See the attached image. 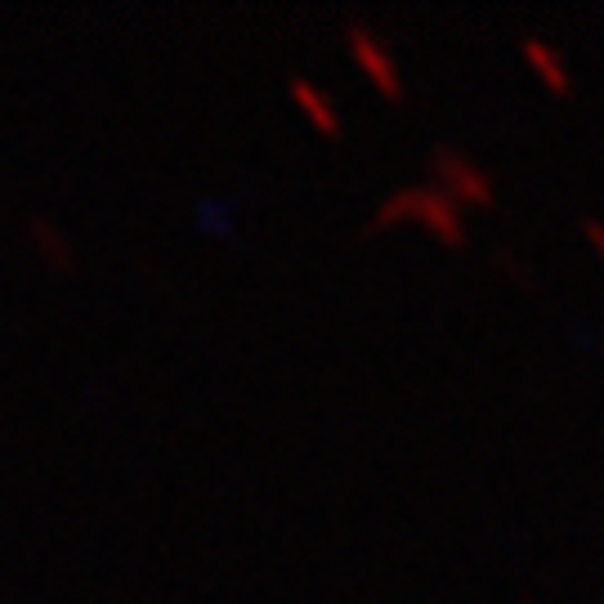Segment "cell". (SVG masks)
I'll return each mask as SVG.
<instances>
[{
    "instance_id": "6",
    "label": "cell",
    "mask_w": 604,
    "mask_h": 604,
    "mask_svg": "<svg viewBox=\"0 0 604 604\" xmlns=\"http://www.w3.org/2000/svg\"><path fill=\"white\" fill-rule=\"evenodd\" d=\"M524 59L555 85V90H564L568 85V68H564V59H560V50L551 46V41H542V37H524Z\"/></svg>"
},
{
    "instance_id": "2",
    "label": "cell",
    "mask_w": 604,
    "mask_h": 604,
    "mask_svg": "<svg viewBox=\"0 0 604 604\" xmlns=\"http://www.w3.org/2000/svg\"><path fill=\"white\" fill-rule=\"evenodd\" d=\"M430 175L439 189H447L457 202H475V207H489L493 202V175L466 158L462 148H452V143H434L430 148Z\"/></svg>"
},
{
    "instance_id": "3",
    "label": "cell",
    "mask_w": 604,
    "mask_h": 604,
    "mask_svg": "<svg viewBox=\"0 0 604 604\" xmlns=\"http://www.w3.org/2000/svg\"><path fill=\"white\" fill-rule=\"evenodd\" d=\"M345 46H350V54H354V63L390 94V99H399L403 94V72H399V59L390 54V46L368 28V23H350L345 28Z\"/></svg>"
},
{
    "instance_id": "5",
    "label": "cell",
    "mask_w": 604,
    "mask_h": 604,
    "mask_svg": "<svg viewBox=\"0 0 604 604\" xmlns=\"http://www.w3.org/2000/svg\"><path fill=\"white\" fill-rule=\"evenodd\" d=\"M28 233H32V242H37V251L50 260V264H59V269H72L77 264V255H72V242H68V233L50 220V215H28Z\"/></svg>"
},
{
    "instance_id": "8",
    "label": "cell",
    "mask_w": 604,
    "mask_h": 604,
    "mask_svg": "<svg viewBox=\"0 0 604 604\" xmlns=\"http://www.w3.org/2000/svg\"><path fill=\"white\" fill-rule=\"evenodd\" d=\"M524 604H533V600H524Z\"/></svg>"
},
{
    "instance_id": "7",
    "label": "cell",
    "mask_w": 604,
    "mask_h": 604,
    "mask_svg": "<svg viewBox=\"0 0 604 604\" xmlns=\"http://www.w3.org/2000/svg\"><path fill=\"white\" fill-rule=\"evenodd\" d=\"M586 233H591V242L604 251V229H600V224H586Z\"/></svg>"
},
{
    "instance_id": "4",
    "label": "cell",
    "mask_w": 604,
    "mask_h": 604,
    "mask_svg": "<svg viewBox=\"0 0 604 604\" xmlns=\"http://www.w3.org/2000/svg\"><path fill=\"white\" fill-rule=\"evenodd\" d=\"M286 90H291V99L305 108V117L319 125V130H328V134H341V112H336V99L319 85V81H310V77H291L286 81Z\"/></svg>"
},
{
    "instance_id": "1",
    "label": "cell",
    "mask_w": 604,
    "mask_h": 604,
    "mask_svg": "<svg viewBox=\"0 0 604 604\" xmlns=\"http://www.w3.org/2000/svg\"><path fill=\"white\" fill-rule=\"evenodd\" d=\"M394 220H416L425 224L439 242L447 246H462L466 242V215H462V202L452 198L447 189H439L434 180L430 184H407V189H394L381 198L372 224H394Z\"/></svg>"
}]
</instances>
